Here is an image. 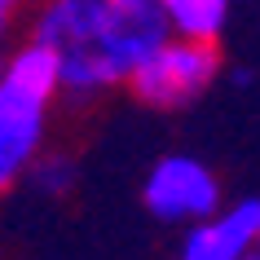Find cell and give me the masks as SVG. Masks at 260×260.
<instances>
[{"mask_svg":"<svg viewBox=\"0 0 260 260\" xmlns=\"http://www.w3.org/2000/svg\"><path fill=\"white\" fill-rule=\"evenodd\" d=\"M27 36L57 53L67 102H97L133 84L137 67L172 36V22L164 0H40Z\"/></svg>","mask_w":260,"mask_h":260,"instance_id":"cell-1","label":"cell"},{"mask_svg":"<svg viewBox=\"0 0 260 260\" xmlns=\"http://www.w3.org/2000/svg\"><path fill=\"white\" fill-rule=\"evenodd\" d=\"M62 97L57 53L36 36L5 49L0 62V185L27 181L31 164L49 150V115Z\"/></svg>","mask_w":260,"mask_h":260,"instance_id":"cell-2","label":"cell"},{"mask_svg":"<svg viewBox=\"0 0 260 260\" xmlns=\"http://www.w3.org/2000/svg\"><path fill=\"white\" fill-rule=\"evenodd\" d=\"M220 71H225L220 44L168 36L137 67L128 93L150 110H181V106H194L203 93H212V84L220 80Z\"/></svg>","mask_w":260,"mask_h":260,"instance_id":"cell-3","label":"cell"},{"mask_svg":"<svg viewBox=\"0 0 260 260\" xmlns=\"http://www.w3.org/2000/svg\"><path fill=\"white\" fill-rule=\"evenodd\" d=\"M141 203L154 220L190 230L225 207V190H220V177L212 172V164L177 150V154H159L150 164V172L141 181Z\"/></svg>","mask_w":260,"mask_h":260,"instance_id":"cell-4","label":"cell"},{"mask_svg":"<svg viewBox=\"0 0 260 260\" xmlns=\"http://www.w3.org/2000/svg\"><path fill=\"white\" fill-rule=\"evenodd\" d=\"M251 251H260V199L225 203L177 243V260H247Z\"/></svg>","mask_w":260,"mask_h":260,"instance_id":"cell-5","label":"cell"},{"mask_svg":"<svg viewBox=\"0 0 260 260\" xmlns=\"http://www.w3.org/2000/svg\"><path fill=\"white\" fill-rule=\"evenodd\" d=\"M164 14L172 22V36L220 44L234 18V0H164Z\"/></svg>","mask_w":260,"mask_h":260,"instance_id":"cell-6","label":"cell"},{"mask_svg":"<svg viewBox=\"0 0 260 260\" xmlns=\"http://www.w3.org/2000/svg\"><path fill=\"white\" fill-rule=\"evenodd\" d=\"M27 185L40 199H71V190L80 185V164L62 150H44L27 172Z\"/></svg>","mask_w":260,"mask_h":260,"instance_id":"cell-7","label":"cell"},{"mask_svg":"<svg viewBox=\"0 0 260 260\" xmlns=\"http://www.w3.org/2000/svg\"><path fill=\"white\" fill-rule=\"evenodd\" d=\"M18 9H22V0H0V27H5V31H14Z\"/></svg>","mask_w":260,"mask_h":260,"instance_id":"cell-8","label":"cell"},{"mask_svg":"<svg viewBox=\"0 0 260 260\" xmlns=\"http://www.w3.org/2000/svg\"><path fill=\"white\" fill-rule=\"evenodd\" d=\"M234 84H243V88H247V84H256V71H247V67H238V71H234Z\"/></svg>","mask_w":260,"mask_h":260,"instance_id":"cell-9","label":"cell"},{"mask_svg":"<svg viewBox=\"0 0 260 260\" xmlns=\"http://www.w3.org/2000/svg\"><path fill=\"white\" fill-rule=\"evenodd\" d=\"M247 260H260V251H251V256H247Z\"/></svg>","mask_w":260,"mask_h":260,"instance_id":"cell-10","label":"cell"}]
</instances>
